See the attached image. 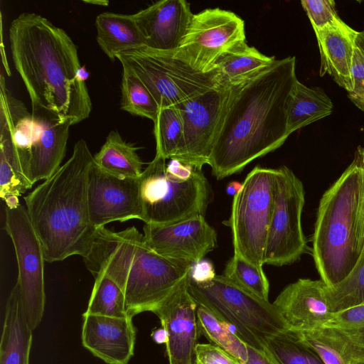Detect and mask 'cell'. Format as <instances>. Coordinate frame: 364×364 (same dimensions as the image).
<instances>
[{
	"instance_id": "18",
	"label": "cell",
	"mask_w": 364,
	"mask_h": 364,
	"mask_svg": "<svg viewBox=\"0 0 364 364\" xmlns=\"http://www.w3.org/2000/svg\"><path fill=\"white\" fill-rule=\"evenodd\" d=\"M321 280L299 279L287 285L273 301L287 331H307L323 326L331 317Z\"/></svg>"
},
{
	"instance_id": "23",
	"label": "cell",
	"mask_w": 364,
	"mask_h": 364,
	"mask_svg": "<svg viewBox=\"0 0 364 364\" xmlns=\"http://www.w3.org/2000/svg\"><path fill=\"white\" fill-rule=\"evenodd\" d=\"M32 332L16 284L6 304L0 343V364H29Z\"/></svg>"
},
{
	"instance_id": "24",
	"label": "cell",
	"mask_w": 364,
	"mask_h": 364,
	"mask_svg": "<svg viewBox=\"0 0 364 364\" xmlns=\"http://www.w3.org/2000/svg\"><path fill=\"white\" fill-rule=\"evenodd\" d=\"M97 41L112 61L120 53L146 47L132 15L104 12L96 17Z\"/></svg>"
},
{
	"instance_id": "42",
	"label": "cell",
	"mask_w": 364,
	"mask_h": 364,
	"mask_svg": "<svg viewBox=\"0 0 364 364\" xmlns=\"http://www.w3.org/2000/svg\"><path fill=\"white\" fill-rule=\"evenodd\" d=\"M196 169L197 168L184 164L177 159H171L166 167V172L169 176L180 181L189 179Z\"/></svg>"
},
{
	"instance_id": "30",
	"label": "cell",
	"mask_w": 364,
	"mask_h": 364,
	"mask_svg": "<svg viewBox=\"0 0 364 364\" xmlns=\"http://www.w3.org/2000/svg\"><path fill=\"white\" fill-rule=\"evenodd\" d=\"M26 176L21 163L11 142L0 136V196L6 200L9 198L20 196L33 186Z\"/></svg>"
},
{
	"instance_id": "38",
	"label": "cell",
	"mask_w": 364,
	"mask_h": 364,
	"mask_svg": "<svg viewBox=\"0 0 364 364\" xmlns=\"http://www.w3.org/2000/svg\"><path fill=\"white\" fill-rule=\"evenodd\" d=\"M323 326L347 331L364 328V304L333 313Z\"/></svg>"
},
{
	"instance_id": "36",
	"label": "cell",
	"mask_w": 364,
	"mask_h": 364,
	"mask_svg": "<svg viewBox=\"0 0 364 364\" xmlns=\"http://www.w3.org/2000/svg\"><path fill=\"white\" fill-rule=\"evenodd\" d=\"M301 4L308 16L314 31L333 24L340 17L332 0H303Z\"/></svg>"
},
{
	"instance_id": "19",
	"label": "cell",
	"mask_w": 364,
	"mask_h": 364,
	"mask_svg": "<svg viewBox=\"0 0 364 364\" xmlns=\"http://www.w3.org/2000/svg\"><path fill=\"white\" fill-rule=\"evenodd\" d=\"M132 16L146 47L175 51L187 31L193 14L185 0H161Z\"/></svg>"
},
{
	"instance_id": "29",
	"label": "cell",
	"mask_w": 364,
	"mask_h": 364,
	"mask_svg": "<svg viewBox=\"0 0 364 364\" xmlns=\"http://www.w3.org/2000/svg\"><path fill=\"white\" fill-rule=\"evenodd\" d=\"M83 314L113 318H132L127 310L125 296L120 287L105 276H97Z\"/></svg>"
},
{
	"instance_id": "47",
	"label": "cell",
	"mask_w": 364,
	"mask_h": 364,
	"mask_svg": "<svg viewBox=\"0 0 364 364\" xmlns=\"http://www.w3.org/2000/svg\"><path fill=\"white\" fill-rule=\"evenodd\" d=\"M347 331V330H346ZM355 334L356 338L364 347V328L351 331Z\"/></svg>"
},
{
	"instance_id": "26",
	"label": "cell",
	"mask_w": 364,
	"mask_h": 364,
	"mask_svg": "<svg viewBox=\"0 0 364 364\" xmlns=\"http://www.w3.org/2000/svg\"><path fill=\"white\" fill-rule=\"evenodd\" d=\"M275 60L274 57L262 54L242 40L223 52L215 60L214 66L220 70L223 78L230 85H237L263 71Z\"/></svg>"
},
{
	"instance_id": "20",
	"label": "cell",
	"mask_w": 364,
	"mask_h": 364,
	"mask_svg": "<svg viewBox=\"0 0 364 364\" xmlns=\"http://www.w3.org/2000/svg\"><path fill=\"white\" fill-rule=\"evenodd\" d=\"M82 318V346L107 364H128L136 340L132 318L85 314Z\"/></svg>"
},
{
	"instance_id": "4",
	"label": "cell",
	"mask_w": 364,
	"mask_h": 364,
	"mask_svg": "<svg viewBox=\"0 0 364 364\" xmlns=\"http://www.w3.org/2000/svg\"><path fill=\"white\" fill-rule=\"evenodd\" d=\"M82 257L94 277H107L120 287L132 318L145 311L154 313L193 264L156 253L135 227L119 232L97 228Z\"/></svg>"
},
{
	"instance_id": "51",
	"label": "cell",
	"mask_w": 364,
	"mask_h": 364,
	"mask_svg": "<svg viewBox=\"0 0 364 364\" xmlns=\"http://www.w3.org/2000/svg\"><path fill=\"white\" fill-rule=\"evenodd\" d=\"M194 364H198V363H197L194 360Z\"/></svg>"
},
{
	"instance_id": "49",
	"label": "cell",
	"mask_w": 364,
	"mask_h": 364,
	"mask_svg": "<svg viewBox=\"0 0 364 364\" xmlns=\"http://www.w3.org/2000/svg\"><path fill=\"white\" fill-rule=\"evenodd\" d=\"M87 3H92V4H99L100 6H107L109 2L107 1H87Z\"/></svg>"
},
{
	"instance_id": "5",
	"label": "cell",
	"mask_w": 364,
	"mask_h": 364,
	"mask_svg": "<svg viewBox=\"0 0 364 364\" xmlns=\"http://www.w3.org/2000/svg\"><path fill=\"white\" fill-rule=\"evenodd\" d=\"M363 151L358 147L352 163L319 203L312 253L321 279L328 287L346 278L360 258L356 219Z\"/></svg>"
},
{
	"instance_id": "2",
	"label": "cell",
	"mask_w": 364,
	"mask_h": 364,
	"mask_svg": "<svg viewBox=\"0 0 364 364\" xmlns=\"http://www.w3.org/2000/svg\"><path fill=\"white\" fill-rule=\"evenodd\" d=\"M14 65L31 104L75 124L87 119L92 102L81 66L69 35L41 15L25 12L9 30Z\"/></svg>"
},
{
	"instance_id": "44",
	"label": "cell",
	"mask_w": 364,
	"mask_h": 364,
	"mask_svg": "<svg viewBox=\"0 0 364 364\" xmlns=\"http://www.w3.org/2000/svg\"><path fill=\"white\" fill-rule=\"evenodd\" d=\"M153 340L159 344L166 343L168 341V335L166 330L161 327L154 331L151 333Z\"/></svg>"
},
{
	"instance_id": "37",
	"label": "cell",
	"mask_w": 364,
	"mask_h": 364,
	"mask_svg": "<svg viewBox=\"0 0 364 364\" xmlns=\"http://www.w3.org/2000/svg\"><path fill=\"white\" fill-rule=\"evenodd\" d=\"M353 89L348 93L350 101L364 112V55L355 44L351 68Z\"/></svg>"
},
{
	"instance_id": "1",
	"label": "cell",
	"mask_w": 364,
	"mask_h": 364,
	"mask_svg": "<svg viewBox=\"0 0 364 364\" xmlns=\"http://www.w3.org/2000/svg\"><path fill=\"white\" fill-rule=\"evenodd\" d=\"M297 80L296 58L289 56L276 59L252 77L232 85L209 161L218 180L241 171L285 142L290 135L287 102Z\"/></svg>"
},
{
	"instance_id": "12",
	"label": "cell",
	"mask_w": 364,
	"mask_h": 364,
	"mask_svg": "<svg viewBox=\"0 0 364 364\" xmlns=\"http://www.w3.org/2000/svg\"><path fill=\"white\" fill-rule=\"evenodd\" d=\"M232 85H218L178 105L183 126L181 148L173 159L202 170L212 150L232 97Z\"/></svg>"
},
{
	"instance_id": "43",
	"label": "cell",
	"mask_w": 364,
	"mask_h": 364,
	"mask_svg": "<svg viewBox=\"0 0 364 364\" xmlns=\"http://www.w3.org/2000/svg\"><path fill=\"white\" fill-rule=\"evenodd\" d=\"M243 364H274L264 350H257L247 346V360Z\"/></svg>"
},
{
	"instance_id": "11",
	"label": "cell",
	"mask_w": 364,
	"mask_h": 364,
	"mask_svg": "<svg viewBox=\"0 0 364 364\" xmlns=\"http://www.w3.org/2000/svg\"><path fill=\"white\" fill-rule=\"evenodd\" d=\"M276 171L273 211L263 262L281 267L296 262L306 251L301 227L305 199L302 182L290 168L283 166Z\"/></svg>"
},
{
	"instance_id": "14",
	"label": "cell",
	"mask_w": 364,
	"mask_h": 364,
	"mask_svg": "<svg viewBox=\"0 0 364 364\" xmlns=\"http://www.w3.org/2000/svg\"><path fill=\"white\" fill-rule=\"evenodd\" d=\"M245 40L244 21L235 13L219 8L193 14L174 55L193 69L208 72L217 58L235 43Z\"/></svg>"
},
{
	"instance_id": "31",
	"label": "cell",
	"mask_w": 364,
	"mask_h": 364,
	"mask_svg": "<svg viewBox=\"0 0 364 364\" xmlns=\"http://www.w3.org/2000/svg\"><path fill=\"white\" fill-rule=\"evenodd\" d=\"M154 124L156 154L166 159L176 157L183 136V121L177 107H161Z\"/></svg>"
},
{
	"instance_id": "41",
	"label": "cell",
	"mask_w": 364,
	"mask_h": 364,
	"mask_svg": "<svg viewBox=\"0 0 364 364\" xmlns=\"http://www.w3.org/2000/svg\"><path fill=\"white\" fill-rule=\"evenodd\" d=\"M356 228L358 245L361 257V255L364 254V167L362 164V160L360 192L357 209Z\"/></svg>"
},
{
	"instance_id": "28",
	"label": "cell",
	"mask_w": 364,
	"mask_h": 364,
	"mask_svg": "<svg viewBox=\"0 0 364 364\" xmlns=\"http://www.w3.org/2000/svg\"><path fill=\"white\" fill-rule=\"evenodd\" d=\"M197 316L200 333L212 344L220 347L242 364L247 360V346L236 335L232 326L223 321L209 310L198 305Z\"/></svg>"
},
{
	"instance_id": "6",
	"label": "cell",
	"mask_w": 364,
	"mask_h": 364,
	"mask_svg": "<svg viewBox=\"0 0 364 364\" xmlns=\"http://www.w3.org/2000/svg\"><path fill=\"white\" fill-rule=\"evenodd\" d=\"M188 289L196 302L234 328L247 346L264 350L266 341L287 326L269 301L259 299L236 286L223 275L197 284L188 277Z\"/></svg>"
},
{
	"instance_id": "13",
	"label": "cell",
	"mask_w": 364,
	"mask_h": 364,
	"mask_svg": "<svg viewBox=\"0 0 364 364\" xmlns=\"http://www.w3.org/2000/svg\"><path fill=\"white\" fill-rule=\"evenodd\" d=\"M4 228L15 250L21 304L33 331L41 322L45 309L43 251L23 206L6 207Z\"/></svg>"
},
{
	"instance_id": "34",
	"label": "cell",
	"mask_w": 364,
	"mask_h": 364,
	"mask_svg": "<svg viewBox=\"0 0 364 364\" xmlns=\"http://www.w3.org/2000/svg\"><path fill=\"white\" fill-rule=\"evenodd\" d=\"M264 352L274 364H325L314 351L288 331L268 338Z\"/></svg>"
},
{
	"instance_id": "27",
	"label": "cell",
	"mask_w": 364,
	"mask_h": 364,
	"mask_svg": "<svg viewBox=\"0 0 364 364\" xmlns=\"http://www.w3.org/2000/svg\"><path fill=\"white\" fill-rule=\"evenodd\" d=\"M138 149L125 141L117 131L112 130L100 151L93 156V161L111 174L140 178L144 162L137 154Z\"/></svg>"
},
{
	"instance_id": "39",
	"label": "cell",
	"mask_w": 364,
	"mask_h": 364,
	"mask_svg": "<svg viewBox=\"0 0 364 364\" xmlns=\"http://www.w3.org/2000/svg\"><path fill=\"white\" fill-rule=\"evenodd\" d=\"M194 360L198 364H242L230 354L212 343H198Z\"/></svg>"
},
{
	"instance_id": "3",
	"label": "cell",
	"mask_w": 364,
	"mask_h": 364,
	"mask_svg": "<svg viewBox=\"0 0 364 364\" xmlns=\"http://www.w3.org/2000/svg\"><path fill=\"white\" fill-rule=\"evenodd\" d=\"M93 163L87 142L78 140L69 159L24 197L45 260L83 257L96 230L90 221L87 180Z\"/></svg>"
},
{
	"instance_id": "10",
	"label": "cell",
	"mask_w": 364,
	"mask_h": 364,
	"mask_svg": "<svg viewBox=\"0 0 364 364\" xmlns=\"http://www.w3.org/2000/svg\"><path fill=\"white\" fill-rule=\"evenodd\" d=\"M276 168L255 167L234 196L228 225L234 254L259 267L264 255L273 211Z\"/></svg>"
},
{
	"instance_id": "35",
	"label": "cell",
	"mask_w": 364,
	"mask_h": 364,
	"mask_svg": "<svg viewBox=\"0 0 364 364\" xmlns=\"http://www.w3.org/2000/svg\"><path fill=\"white\" fill-rule=\"evenodd\" d=\"M223 276L253 296L269 301V283L262 267L234 254L226 263Z\"/></svg>"
},
{
	"instance_id": "22",
	"label": "cell",
	"mask_w": 364,
	"mask_h": 364,
	"mask_svg": "<svg viewBox=\"0 0 364 364\" xmlns=\"http://www.w3.org/2000/svg\"><path fill=\"white\" fill-rule=\"evenodd\" d=\"M291 333L299 341L314 351L325 364L364 363V347L351 331L320 326L307 331Z\"/></svg>"
},
{
	"instance_id": "17",
	"label": "cell",
	"mask_w": 364,
	"mask_h": 364,
	"mask_svg": "<svg viewBox=\"0 0 364 364\" xmlns=\"http://www.w3.org/2000/svg\"><path fill=\"white\" fill-rule=\"evenodd\" d=\"M197 307L188 289L187 276L154 311L168 335L166 353L168 359L194 360L201 334Z\"/></svg>"
},
{
	"instance_id": "25",
	"label": "cell",
	"mask_w": 364,
	"mask_h": 364,
	"mask_svg": "<svg viewBox=\"0 0 364 364\" xmlns=\"http://www.w3.org/2000/svg\"><path fill=\"white\" fill-rule=\"evenodd\" d=\"M333 109L331 98L321 87H309L297 80L287 102L288 132L291 134L330 115Z\"/></svg>"
},
{
	"instance_id": "15",
	"label": "cell",
	"mask_w": 364,
	"mask_h": 364,
	"mask_svg": "<svg viewBox=\"0 0 364 364\" xmlns=\"http://www.w3.org/2000/svg\"><path fill=\"white\" fill-rule=\"evenodd\" d=\"M90 221L96 228L113 221L142 220L140 178L111 174L93 161L88 173Z\"/></svg>"
},
{
	"instance_id": "21",
	"label": "cell",
	"mask_w": 364,
	"mask_h": 364,
	"mask_svg": "<svg viewBox=\"0 0 364 364\" xmlns=\"http://www.w3.org/2000/svg\"><path fill=\"white\" fill-rule=\"evenodd\" d=\"M321 55L320 76L328 73L348 93L353 89L351 68L358 31L341 18L314 31Z\"/></svg>"
},
{
	"instance_id": "9",
	"label": "cell",
	"mask_w": 364,
	"mask_h": 364,
	"mask_svg": "<svg viewBox=\"0 0 364 364\" xmlns=\"http://www.w3.org/2000/svg\"><path fill=\"white\" fill-rule=\"evenodd\" d=\"M16 108L11 115L9 136L33 184L49 178L61 166L73 123L31 104Z\"/></svg>"
},
{
	"instance_id": "32",
	"label": "cell",
	"mask_w": 364,
	"mask_h": 364,
	"mask_svg": "<svg viewBox=\"0 0 364 364\" xmlns=\"http://www.w3.org/2000/svg\"><path fill=\"white\" fill-rule=\"evenodd\" d=\"M324 293L333 314L364 304V254L343 281L331 287L325 284Z\"/></svg>"
},
{
	"instance_id": "48",
	"label": "cell",
	"mask_w": 364,
	"mask_h": 364,
	"mask_svg": "<svg viewBox=\"0 0 364 364\" xmlns=\"http://www.w3.org/2000/svg\"><path fill=\"white\" fill-rule=\"evenodd\" d=\"M169 364H194V360L193 361H183V360H177L174 359H168Z\"/></svg>"
},
{
	"instance_id": "7",
	"label": "cell",
	"mask_w": 364,
	"mask_h": 364,
	"mask_svg": "<svg viewBox=\"0 0 364 364\" xmlns=\"http://www.w3.org/2000/svg\"><path fill=\"white\" fill-rule=\"evenodd\" d=\"M116 58L144 83L160 108L178 105L226 81L218 68L196 70L173 51L142 47Z\"/></svg>"
},
{
	"instance_id": "52",
	"label": "cell",
	"mask_w": 364,
	"mask_h": 364,
	"mask_svg": "<svg viewBox=\"0 0 364 364\" xmlns=\"http://www.w3.org/2000/svg\"><path fill=\"white\" fill-rule=\"evenodd\" d=\"M358 364H364V363H358Z\"/></svg>"
},
{
	"instance_id": "40",
	"label": "cell",
	"mask_w": 364,
	"mask_h": 364,
	"mask_svg": "<svg viewBox=\"0 0 364 364\" xmlns=\"http://www.w3.org/2000/svg\"><path fill=\"white\" fill-rule=\"evenodd\" d=\"M216 276L213 264L208 259H202L192 264L188 277L197 284L211 281Z\"/></svg>"
},
{
	"instance_id": "8",
	"label": "cell",
	"mask_w": 364,
	"mask_h": 364,
	"mask_svg": "<svg viewBox=\"0 0 364 364\" xmlns=\"http://www.w3.org/2000/svg\"><path fill=\"white\" fill-rule=\"evenodd\" d=\"M166 160L156 154L140 176L142 221L168 225L205 215L210 187L202 170L196 169L189 179L180 181L167 173Z\"/></svg>"
},
{
	"instance_id": "33",
	"label": "cell",
	"mask_w": 364,
	"mask_h": 364,
	"mask_svg": "<svg viewBox=\"0 0 364 364\" xmlns=\"http://www.w3.org/2000/svg\"><path fill=\"white\" fill-rule=\"evenodd\" d=\"M121 90V109L156 120L159 106L144 83L126 68H123Z\"/></svg>"
},
{
	"instance_id": "50",
	"label": "cell",
	"mask_w": 364,
	"mask_h": 364,
	"mask_svg": "<svg viewBox=\"0 0 364 364\" xmlns=\"http://www.w3.org/2000/svg\"><path fill=\"white\" fill-rule=\"evenodd\" d=\"M362 164H363V167H364V153H363V154Z\"/></svg>"
},
{
	"instance_id": "46",
	"label": "cell",
	"mask_w": 364,
	"mask_h": 364,
	"mask_svg": "<svg viewBox=\"0 0 364 364\" xmlns=\"http://www.w3.org/2000/svg\"><path fill=\"white\" fill-rule=\"evenodd\" d=\"M355 44L361 50L364 55V30L358 32V35L355 39Z\"/></svg>"
},
{
	"instance_id": "16",
	"label": "cell",
	"mask_w": 364,
	"mask_h": 364,
	"mask_svg": "<svg viewBox=\"0 0 364 364\" xmlns=\"http://www.w3.org/2000/svg\"><path fill=\"white\" fill-rule=\"evenodd\" d=\"M146 245L156 253L172 259L195 263L213 250L217 244V233L198 215L168 225H144Z\"/></svg>"
},
{
	"instance_id": "45",
	"label": "cell",
	"mask_w": 364,
	"mask_h": 364,
	"mask_svg": "<svg viewBox=\"0 0 364 364\" xmlns=\"http://www.w3.org/2000/svg\"><path fill=\"white\" fill-rule=\"evenodd\" d=\"M242 183L237 181H232L229 183L226 187V193L230 196L236 195L241 189Z\"/></svg>"
}]
</instances>
